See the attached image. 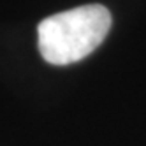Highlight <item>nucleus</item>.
I'll return each instance as SVG.
<instances>
[{
  "instance_id": "nucleus-1",
  "label": "nucleus",
  "mask_w": 146,
  "mask_h": 146,
  "mask_svg": "<svg viewBox=\"0 0 146 146\" xmlns=\"http://www.w3.org/2000/svg\"><path fill=\"white\" fill-rule=\"evenodd\" d=\"M109 28L111 13L100 4L56 13L37 28L39 51L48 64H74L102 44Z\"/></svg>"
}]
</instances>
